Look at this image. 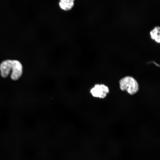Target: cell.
Instances as JSON below:
<instances>
[{"label":"cell","instance_id":"cell-1","mask_svg":"<svg viewBox=\"0 0 160 160\" xmlns=\"http://www.w3.org/2000/svg\"><path fill=\"white\" fill-rule=\"evenodd\" d=\"M120 88L123 91H126L131 95H133L138 91L139 86L137 81L132 77H125L119 81Z\"/></svg>","mask_w":160,"mask_h":160},{"label":"cell","instance_id":"cell-2","mask_svg":"<svg viewBox=\"0 0 160 160\" xmlns=\"http://www.w3.org/2000/svg\"><path fill=\"white\" fill-rule=\"evenodd\" d=\"M108 87L104 84H97L90 90V92L94 97L103 98L109 93Z\"/></svg>","mask_w":160,"mask_h":160},{"label":"cell","instance_id":"cell-3","mask_svg":"<svg viewBox=\"0 0 160 160\" xmlns=\"http://www.w3.org/2000/svg\"><path fill=\"white\" fill-rule=\"evenodd\" d=\"M15 60H6L3 61L0 65L1 74L2 77H7L11 70L12 71Z\"/></svg>","mask_w":160,"mask_h":160},{"label":"cell","instance_id":"cell-4","mask_svg":"<svg viewBox=\"0 0 160 160\" xmlns=\"http://www.w3.org/2000/svg\"><path fill=\"white\" fill-rule=\"evenodd\" d=\"M23 73V67L21 64L18 60H15L12 71L11 78L14 80L18 79L21 76Z\"/></svg>","mask_w":160,"mask_h":160},{"label":"cell","instance_id":"cell-5","mask_svg":"<svg viewBox=\"0 0 160 160\" xmlns=\"http://www.w3.org/2000/svg\"><path fill=\"white\" fill-rule=\"evenodd\" d=\"M74 0H60L59 5L60 8L65 11L72 9L74 5Z\"/></svg>","mask_w":160,"mask_h":160},{"label":"cell","instance_id":"cell-6","mask_svg":"<svg viewBox=\"0 0 160 160\" xmlns=\"http://www.w3.org/2000/svg\"><path fill=\"white\" fill-rule=\"evenodd\" d=\"M151 38L156 42L159 43L160 40V28L159 26L155 27L150 32Z\"/></svg>","mask_w":160,"mask_h":160}]
</instances>
